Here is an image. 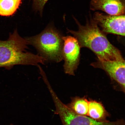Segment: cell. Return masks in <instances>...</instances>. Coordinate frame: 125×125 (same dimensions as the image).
<instances>
[{
	"label": "cell",
	"mask_w": 125,
	"mask_h": 125,
	"mask_svg": "<svg viewBox=\"0 0 125 125\" xmlns=\"http://www.w3.org/2000/svg\"><path fill=\"white\" fill-rule=\"evenodd\" d=\"M89 101L85 97H76L73 98L68 107L78 115L87 116Z\"/></svg>",
	"instance_id": "30bf717a"
},
{
	"label": "cell",
	"mask_w": 125,
	"mask_h": 125,
	"mask_svg": "<svg viewBox=\"0 0 125 125\" xmlns=\"http://www.w3.org/2000/svg\"><path fill=\"white\" fill-rule=\"evenodd\" d=\"M48 0H32L33 4L35 9L41 12L42 11L43 7Z\"/></svg>",
	"instance_id": "7c38bea8"
},
{
	"label": "cell",
	"mask_w": 125,
	"mask_h": 125,
	"mask_svg": "<svg viewBox=\"0 0 125 125\" xmlns=\"http://www.w3.org/2000/svg\"><path fill=\"white\" fill-rule=\"evenodd\" d=\"M93 19L104 33L125 35V15H105L99 12L94 14Z\"/></svg>",
	"instance_id": "8992f818"
},
{
	"label": "cell",
	"mask_w": 125,
	"mask_h": 125,
	"mask_svg": "<svg viewBox=\"0 0 125 125\" xmlns=\"http://www.w3.org/2000/svg\"><path fill=\"white\" fill-rule=\"evenodd\" d=\"M63 46L62 59L65 72L67 74L74 75V72L79 64L81 47L75 37L71 36L62 37Z\"/></svg>",
	"instance_id": "5b68a950"
},
{
	"label": "cell",
	"mask_w": 125,
	"mask_h": 125,
	"mask_svg": "<svg viewBox=\"0 0 125 125\" xmlns=\"http://www.w3.org/2000/svg\"><path fill=\"white\" fill-rule=\"evenodd\" d=\"M28 44L17 30L10 34L7 40H0V68L10 70L16 65L43 64L46 60L42 56L26 52Z\"/></svg>",
	"instance_id": "7a4b0ae2"
},
{
	"label": "cell",
	"mask_w": 125,
	"mask_h": 125,
	"mask_svg": "<svg viewBox=\"0 0 125 125\" xmlns=\"http://www.w3.org/2000/svg\"><path fill=\"white\" fill-rule=\"evenodd\" d=\"M21 0H0V15L9 16L15 13Z\"/></svg>",
	"instance_id": "8fae6325"
},
{
	"label": "cell",
	"mask_w": 125,
	"mask_h": 125,
	"mask_svg": "<svg viewBox=\"0 0 125 125\" xmlns=\"http://www.w3.org/2000/svg\"><path fill=\"white\" fill-rule=\"evenodd\" d=\"M91 65L101 69L108 74L111 79L116 82L124 93L125 92V61H108L98 59Z\"/></svg>",
	"instance_id": "52a82bcc"
},
{
	"label": "cell",
	"mask_w": 125,
	"mask_h": 125,
	"mask_svg": "<svg viewBox=\"0 0 125 125\" xmlns=\"http://www.w3.org/2000/svg\"><path fill=\"white\" fill-rule=\"evenodd\" d=\"M125 0H92L91 10H100L108 15H125Z\"/></svg>",
	"instance_id": "ba28073f"
},
{
	"label": "cell",
	"mask_w": 125,
	"mask_h": 125,
	"mask_svg": "<svg viewBox=\"0 0 125 125\" xmlns=\"http://www.w3.org/2000/svg\"><path fill=\"white\" fill-rule=\"evenodd\" d=\"M62 37L58 31L50 26L39 35L26 40L29 44L36 48L45 60L59 62L62 59Z\"/></svg>",
	"instance_id": "3957f363"
},
{
	"label": "cell",
	"mask_w": 125,
	"mask_h": 125,
	"mask_svg": "<svg viewBox=\"0 0 125 125\" xmlns=\"http://www.w3.org/2000/svg\"><path fill=\"white\" fill-rule=\"evenodd\" d=\"M46 85L55 106V114L59 115L62 125H125V121L122 119L114 122L98 121L87 116L78 115L62 102L50 83Z\"/></svg>",
	"instance_id": "277c9868"
},
{
	"label": "cell",
	"mask_w": 125,
	"mask_h": 125,
	"mask_svg": "<svg viewBox=\"0 0 125 125\" xmlns=\"http://www.w3.org/2000/svg\"><path fill=\"white\" fill-rule=\"evenodd\" d=\"M14 125L13 124H11L10 125Z\"/></svg>",
	"instance_id": "4fadbf2b"
},
{
	"label": "cell",
	"mask_w": 125,
	"mask_h": 125,
	"mask_svg": "<svg viewBox=\"0 0 125 125\" xmlns=\"http://www.w3.org/2000/svg\"><path fill=\"white\" fill-rule=\"evenodd\" d=\"M89 101L88 115L94 120L98 121H106L108 114L100 102L90 100Z\"/></svg>",
	"instance_id": "9c48e42d"
},
{
	"label": "cell",
	"mask_w": 125,
	"mask_h": 125,
	"mask_svg": "<svg viewBox=\"0 0 125 125\" xmlns=\"http://www.w3.org/2000/svg\"><path fill=\"white\" fill-rule=\"evenodd\" d=\"M73 18L77 25L78 30L68 31L77 39L81 47L89 48L96 54L98 59L124 60L121 51L109 41L91 16L89 19H87L85 25L81 24L75 18Z\"/></svg>",
	"instance_id": "6da1fadb"
}]
</instances>
